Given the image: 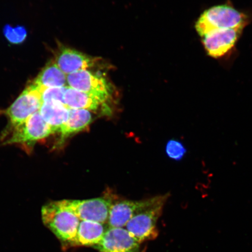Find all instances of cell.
Instances as JSON below:
<instances>
[{
    "label": "cell",
    "instance_id": "cell-1",
    "mask_svg": "<svg viewBox=\"0 0 252 252\" xmlns=\"http://www.w3.org/2000/svg\"><path fill=\"white\" fill-rule=\"evenodd\" d=\"M169 196L167 193L147 199L143 208L127 223L125 228L135 240L143 244L157 238L158 220Z\"/></svg>",
    "mask_w": 252,
    "mask_h": 252
},
{
    "label": "cell",
    "instance_id": "cell-2",
    "mask_svg": "<svg viewBox=\"0 0 252 252\" xmlns=\"http://www.w3.org/2000/svg\"><path fill=\"white\" fill-rule=\"evenodd\" d=\"M43 222L61 242L63 247L71 248L81 220L62 204L53 201L42 207Z\"/></svg>",
    "mask_w": 252,
    "mask_h": 252
},
{
    "label": "cell",
    "instance_id": "cell-3",
    "mask_svg": "<svg viewBox=\"0 0 252 252\" xmlns=\"http://www.w3.org/2000/svg\"><path fill=\"white\" fill-rule=\"evenodd\" d=\"M247 15L229 4L214 6L201 14L195 24L203 37L211 32L220 30L244 29L248 23Z\"/></svg>",
    "mask_w": 252,
    "mask_h": 252
},
{
    "label": "cell",
    "instance_id": "cell-4",
    "mask_svg": "<svg viewBox=\"0 0 252 252\" xmlns=\"http://www.w3.org/2000/svg\"><path fill=\"white\" fill-rule=\"evenodd\" d=\"M67 86L96 97L107 103L112 98L113 86L106 79L98 73L83 70L67 75Z\"/></svg>",
    "mask_w": 252,
    "mask_h": 252
},
{
    "label": "cell",
    "instance_id": "cell-5",
    "mask_svg": "<svg viewBox=\"0 0 252 252\" xmlns=\"http://www.w3.org/2000/svg\"><path fill=\"white\" fill-rule=\"evenodd\" d=\"M61 201L63 206L81 220L108 223L110 207L114 201L112 198L106 196L83 200Z\"/></svg>",
    "mask_w": 252,
    "mask_h": 252
},
{
    "label": "cell",
    "instance_id": "cell-6",
    "mask_svg": "<svg viewBox=\"0 0 252 252\" xmlns=\"http://www.w3.org/2000/svg\"><path fill=\"white\" fill-rule=\"evenodd\" d=\"M42 102L39 87L32 84L15 101L5 110L12 127L23 124L34 113L39 112Z\"/></svg>",
    "mask_w": 252,
    "mask_h": 252
},
{
    "label": "cell",
    "instance_id": "cell-7",
    "mask_svg": "<svg viewBox=\"0 0 252 252\" xmlns=\"http://www.w3.org/2000/svg\"><path fill=\"white\" fill-rule=\"evenodd\" d=\"M54 133L52 129L44 121L37 112L20 125L13 127L10 137L5 144H25L33 143L44 139Z\"/></svg>",
    "mask_w": 252,
    "mask_h": 252
},
{
    "label": "cell",
    "instance_id": "cell-8",
    "mask_svg": "<svg viewBox=\"0 0 252 252\" xmlns=\"http://www.w3.org/2000/svg\"><path fill=\"white\" fill-rule=\"evenodd\" d=\"M55 62L66 75L78 71L101 67L103 65L101 58L87 55L65 47L60 49Z\"/></svg>",
    "mask_w": 252,
    "mask_h": 252
},
{
    "label": "cell",
    "instance_id": "cell-9",
    "mask_svg": "<svg viewBox=\"0 0 252 252\" xmlns=\"http://www.w3.org/2000/svg\"><path fill=\"white\" fill-rule=\"evenodd\" d=\"M94 248L99 252H144L141 244L125 228L108 227L102 241Z\"/></svg>",
    "mask_w": 252,
    "mask_h": 252
},
{
    "label": "cell",
    "instance_id": "cell-10",
    "mask_svg": "<svg viewBox=\"0 0 252 252\" xmlns=\"http://www.w3.org/2000/svg\"><path fill=\"white\" fill-rule=\"evenodd\" d=\"M244 29H228L211 32L202 37L207 55L213 58H222L234 48Z\"/></svg>",
    "mask_w": 252,
    "mask_h": 252
},
{
    "label": "cell",
    "instance_id": "cell-11",
    "mask_svg": "<svg viewBox=\"0 0 252 252\" xmlns=\"http://www.w3.org/2000/svg\"><path fill=\"white\" fill-rule=\"evenodd\" d=\"M146 201H113L109 212V227L125 228L130 220L143 208Z\"/></svg>",
    "mask_w": 252,
    "mask_h": 252
},
{
    "label": "cell",
    "instance_id": "cell-12",
    "mask_svg": "<svg viewBox=\"0 0 252 252\" xmlns=\"http://www.w3.org/2000/svg\"><path fill=\"white\" fill-rule=\"evenodd\" d=\"M106 223L81 220L72 247H93L98 245L109 226Z\"/></svg>",
    "mask_w": 252,
    "mask_h": 252
},
{
    "label": "cell",
    "instance_id": "cell-13",
    "mask_svg": "<svg viewBox=\"0 0 252 252\" xmlns=\"http://www.w3.org/2000/svg\"><path fill=\"white\" fill-rule=\"evenodd\" d=\"M64 101L69 109H84L92 112H96L100 108L109 109L106 103L68 86L65 88Z\"/></svg>",
    "mask_w": 252,
    "mask_h": 252
},
{
    "label": "cell",
    "instance_id": "cell-14",
    "mask_svg": "<svg viewBox=\"0 0 252 252\" xmlns=\"http://www.w3.org/2000/svg\"><path fill=\"white\" fill-rule=\"evenodd\" d=\"M93 120L92 113L89 110L69 109L67 121L59 131L61 133V143L71 135L86 130L92 123Z\"/></svg>",
    "mask_w": 252,
    "mask_h": 252
},
{
    "label": "cell",
    "instance_id": "cell-15",
    "mask_svg": "<svg viewBox=\"0 0 252 252\" xmlns=\"http://www.w3.org/2000/svg\"><path fill=\"white\" fill-rule=\"evenodd\" d=\"M39 112L44 121L52 129L53 133L59 132L67 122L69 115L67 107L56 102L43 103Z\"/></svg>",
    "mask_w": 252,
    "mask_h": 252
},
{
    "label": "cell",
    "instance_id": "cell-16",
    "mask_svg": "<svg viewBox=\"0 0 252 252\" xmlns=\"http://www.w3.org/2000/svg\"><path fill=\"white\" fill-rule=\"evenodd\" d=\"M33 84L47 88L67 87V75L59 68L55 61H50L43 68Z\"/></svg>",
    "mask_w": 252,
    "mask_h": 252
},
{
    "label": "cell",
    "instance_id": "cell-17",
    "mask_svg": "<svg viewBox=\"0 0 252 252\" xmlns=\"http://www.w3.org/2000/svg\"><path fill=\"white\" fill-rule=\"evenodd\" d=\"M37 87H39L41 99H42V103L50 102H56L62 103L65 105L64 101V94L66 87L62 88Z\"/></svg>",
    "mask_w": 252,
    "mask_h": 252
},
{
    "label": "cell",
    "instance_id": "cell-18",
    "mask_svg": "<svg viewBox=\"0 0 252 252\" xmlns=\"http://www.w3.org/2000/svg\"><path fill=\"white\" fill-rule=\"evenodd\" d=\"M166 152L167 155L171 158L179 160L184 157L187 150L181 142L172 140L167 143Z\"/></svg>",
    "mask_w": 252,
    "mask_h": 252
},
{
    "label": "cell",
    "instance_id": "cell-19",
    "mask_svg": "<svg viewBox=\"0 0 252 252\" xmlns=\"http://www.w3.org/2000/svg\"><path fill=\"white\" fill-rule=\"evenodd\" d=\"M4 34L9 42L18 44L23 42L27 36V31L23 27L12 28L7 26L4 29Z\"/></svg>",
    "mask_w": 252,
    "mask_h": 252
}]
</instances>
